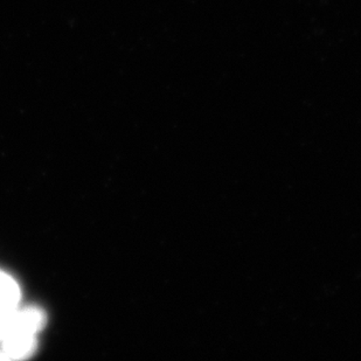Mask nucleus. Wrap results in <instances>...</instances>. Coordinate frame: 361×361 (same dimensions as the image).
<instances>
[{
    "mask_svg": "<svg viewBox=\"0 0 361 361\" xmlns=\"http://www.w3.org/2000/svg\"><path fill=\"white\" fill-rule=\"evenodd\" d=\"M20 300L18 283L6 273L0 271V310L16 307Z\"/></svg>",
    "mask_w": 361,
    "mask_h": 361,
    "instance_id": "3",
    "label": "nucleus"
},
{
    "mask_svg": "<svg viewBox=\"0 0 361 361\" xmlns=\"http://www.w3.org/2000/svg\"><path fill=\"white\" fill-rule=\"evenodd\" d=\"M47 318L44 311L38 307L0 310V341L20 334H38L46 326Z\"/></svg>",
    "mask_w": 361,
    "mask_h": 361,
    "instance_id": "1",
    "label": "nucleus"
},
{
    "mask_svg": "<svg viewBox=\"0 0 361 361\" xmlns=\"http://www.w3.org/2000/svg\"><path fill=\"white\" fill-rule=\"evenodd\" d=\"M0 360H8V357L4 352H0Z\"/></svg>",
    "mask_w": 361,
    "mask_h": 361,
    "instance_id": "4",
    "label": "nucleus"
},
{
    "mask_svg": "<svg viewBox=\"0 0 361 361\" xmlns=\"http://www.w3.org/2000/svg\"><path fill=\"white\" fill-rule=\"evenodd\" d=\"M35 334H20L4 341L3 352L8 359H27L35 355L37 350Z\"/></svg>",
    "mask_w": 361,
    "mask_h": 361,
    "instance_id": "2",
    "label": "nucleus"
}]
</instances>
